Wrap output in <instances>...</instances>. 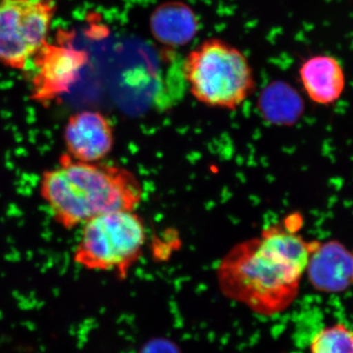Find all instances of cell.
<instances>
[{
	"label": "cell",
	"instance_id": "cell-1",
	"mask_svg": "<svg viewBox=\"0 0 353 353\" xmlns=\"http://www.w3.org/2000/svg\"><path fill=\"white\" fill-rule=\"evenodd\" d=\"M290 219L265 228L224 255L216 269L223 296L265 317L290 307L319 243L304 240Z\"/></svg>",
	"mask_w": 353,
	"mask_h": 353
},
{
	"label": "cell",
	"instance_id": "cell-2",
	"mask_svg": "<svg viewBox=\"0 0 353 353\" xmlns=\"http://www.w3.org/2000/svg\"><path fill=\"white\" fill-rule=\"evenodd\" d=\"M39 189L53 220L65 230L105 213L134 211L143 196L139 179L124 167L79 161L66 153L43 172Z\"/></svg>",
	"mask_w": 353,
	"mask_h": 353
},
{
	"label": "cell",
	"instance_id": "cell-3",
	"mask_svg": "<svg viewBox=\"0 0 353 353\" xmlns=\"http://www.w3.org/2000/svg\"><path fill=\"white\" fill-rule=\"evenodd\" d=\"M183 74L190 92L209 108L236 110L254 92V72L243 51L224 39L208 38L188 53Z\"/></svg>",
	"mask_w": 353,
	"mask_h": 353
},
{
	"label": "cell",
	"instance_id": "cell-4",
	"mask_svg": "<svg viewBox=\"0 0 353 353\" xmlns=\"http://www.w3.org/2000/svg\"><path fill=\"white\" fill-rule=\"evenodd\" d=\"M145 222L134 211H114L83 225L74 261L88 270L111 272L125 280L143 255Z\"/></svg>",
	"mask_w": 353,
	"mask_h": 353
},
{
	"label": "cell",
	"instance_id": "cell-5",
	"mask_svg": "<svg viewBox=\"0 0 353 353\" xmlns=\"http://www.w3.org/2000/svg\"><path fill=\"white\" fill-rule=\"evenodd\" d=\"M54 2L0 0V63L24 70L46 43Z\"/></svg>",
	"mask_w": 353,
	"mask_h": 353
},
{
	"label": "cell",
	"instance_id": "cell-6",
	"mask_svg": "<svg viewBox=\"0 0 353 353\" xmlns=\"http://www.w3.org/2000/svg\"><path fill=\"white\" fill-rule=\"evenodd\" d=\"M34 73L32 78V101L50 105L64 94L81 76L88 61L87 51L65 44L46 43L32 58Z\"/></svg>",
	"mask_w": 353,
	"mask_h": 353
},
{
	"label": "cell",
	"instance_id": "cell-7",
	"mask_svg": "<svg viewBox=\"0 0 353 353\" xmlns=\"http://www.w3.org/2000/svg\"><path fill=\"white\" fill-rule=\"evenodd\" d=\"M66 154L83 162H99L108 157L115 145L110 120L97 110H83L70 116L65 124Z\"/></svg>",
	"mask_w": 353,
	"mask_h": 353
},
{
	"label": "cell",
	"instance_id": "cell-8",
	"mask_svg": "<svg viewBox=\"0 0 353 353\" xmlns=\"http://www.w3.org/2000/svg\"><path fill=\"white\" fill-rule=\"evenodd\" d=\"M305 272L309 283L318 292H345L353 285V252L336 241L318 243Z\"/></svg>",
	"mask_w": 353,
	"mask_h": 353
},
{
	"label": "cell",
	"instance_id": "cell-9",
	"mask_svg": "<svg viewBox=\"0 0 353 353\" xmlns=\"http://www.w3.org/2000/svg\"><path fill=\"white\" fill-rule=\"evenodd\" d=\"M299 79L310 101L320 105L338 101L345 88V75L341 62L331 55L309 57L299 68Z\"/></svg>",
	"mask_w": 353,
	"mask_h": 353
},
{
	"label": "cell",
	"instance_id": "cell-10",
	"mask_svg": "<svg viewBox=\"0 0 353 353\" xmlns=\"http://www.w3.org/2000/svg\"><path fill=\"white\" fill-rule=\"evenodd\" d=\"M150 29L158 43L168 48L187 46L199 32V21L194 9L179 0L159 4L150 18Z\"/></svg>",
	"mask_w": 353,
	"mask_h": 353
},
{
	"label": "cell",
	"instance_id": "cell-11",
	"mask_svg": "<svg viewBox=\"0 0 353 353\" xmlns=\"http://www.w3.org/2000/svg\"><path fill=\"white\" fill-rule=\"evenodd\" d=\"M259 109L267 122L277 126H292L303 115L304 101L292 85L277 80L262 90Z\"/></svg>",
	"mask_w": 353,
	"mask_h": 353
},
{
	"label": "cell",
	"instance_id": "cell-12",
	"mask_svg": "<svg viewBox=\"0 0 353 353\" xmlns=\"http://www.w3.org/2000/svg\"><path fill=\"white\" fill-rule=\"evenodd\" d=\"M310 353H353V331L341 323L325 327L313 336Z\"/></svg>",
	"mask_w": 353,
	"mask_h": 353
},
{
	"label": "cell",
	"instance_id": "cell-13",
	"mask_svg": "<svg viewBox=\"0 0 353 353\" xmlns=\"http://www.w3.org/2000/svg\"><path fill=\"white\" fill-rule=\"evenodd\" d=\"M39 1H44V2H54V0H39Z\"/></svg>",
	"mask_w": 353,
	"mask_h": 353
}]
</instances>
